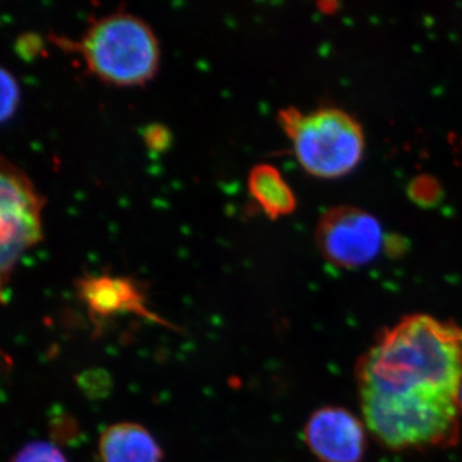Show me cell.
I'll use <instances>...</instances> for the list:
<instances>
[{
	"instance_id": "cell-5",
	"label": "cell",
	"mask_w": 462,
	"mask_h": 462,
	"mask_svg": "<svg viewBox=\"0 0 462 462\" xmlns=\"http://www.w3.org/2000/svg\"><path fill=\"white\" fill-rule=\"evenodd\" d=\"M316 242L325 260L342 269L372 263L384 245V233L375 216L355 207H334L322 215Z\"/></svg>"
},
{
	"instance_id": "cell-10",
	"label": "cell",
	"mask_w": 462,
	"mask_h": 462,
	"mask_svg": "<svg viewBox=\"0 0 462 462\" xmlns=\"http://www.w3.org/2000/svg\"><path fill=\"white\" fill-rule=\"evenodd\" d=\"M21 90L16 78L0 67V124L14 115L20 105Z\"/></svg>"
},
{
	"instance_id": "cell-3",
	"label": "cell",
	"mask_w": 462,
	"mask_h": 462,
	"mask_svg": "<svg viewBox=\"0 0 462 462\" xmlns=\"http://www.w3.org/2000/svg\"><path fill=\"white\" fill-rule=\"evenodd\" d=\"M298 162L310 175L337 179L354 171L365 152L363 129L338 108L302 112L282 109L278 116Z\"/></svg>"
},
{
	"instance_id": "cell-8",
	"label": "cell",
	"mask_w": 462,
	"mask_h": 462,
	"mask_svg": "<svg viewBox=\"0 0 462 462\" xmlns=\"http://www.w3.org/2000/svg\"><path fill=\"white\" fill-rule=\"evenodd\" d=\"M102 462H162L163 451L147 428L136 422H117L99 438Z\"/></svg>"
},
{
	"instance_id": "cell-7",
	"label": "cell",
	"mask_w": 462,
	"mask_h": 462,
	"mask_svg": "<svg viewBox=\"0 0 462 462\" xmlns=\"http://www.w3.org/2000/svg\"><path fill=\"white\" fill-rule=\"evenodd\" d=\"M303 434L310 451L320 462H363L366 454V425L345 407L316 410Z\"/></svg>"
},
{
	"instance_id": "cell-4",
	"label": "cell",
	"mask_w": 462,
	"mask_h": 462,
	"mask_svg": "<svg viewBox=\"0 0 462 462\" xmlns=\"http://www.w3.org/2000/svg\"><path fill=\"white\" fill-rule=\"evenodd\" d=\"M44 199L32 179L0 156V303L7 300L12 273L44 236Z\"/></svg>"
},
{
	"instance_id": "cell-2",
	"label": "cell",
	"mask_w": 462,
	"mask_h": 462,
	"mask_svg": "<svg viewBox=\"0 0 462 462\" xmlns=\"http://www.w3.org/2000/svg\"><path fill=\"white\" fill-rule=\"evenodd\" d=\"M75 50L91 75L114 87H143L160 71L156 33L129 12H115L93 21L75 42Z\"/></svg>"
},
{
	"instance_id": "cell-9",
	"label": "cell",
	"mask_w": 462,
	"mask_h": 462,
	"mask_svg": "<svg viewBox=\"0 0 462 462\" xmlns=\"http://www.w3.org/2000/svg\"><path fill=\"white\" fill-rule=\"evenodd\" d=\"M248 190L264 215L272 218L291 215L296 209L293 190L281 171L272 165H257L248 176Z\"/></svg>"
},
{
	"instance_id": "cell-6",
	"label": "cell",
	"mask_w": 462,
	"mask_h": 462,
	"mask_svg": "<svg viewBox=\"0 0 462 462\" xmlns=\"http://www.w3.org/2000/svg\"><path fill=\"white\" fill-rule=\"evenodd\" d=\"M76 289L91 320L98 325L121 316H138L178 330L171 322L152 311L144 288L133 278L108 273L87 275L76 282Z\"/></svg>"
},
{
	"instance_id": "cell-12",
	"label": "cell",
	"mask_w": 462,
	"mask_h": 462,
	"mask_svg": "<svg viewBox=\"0 0 462 462\" xmlns=\"http://www.w3.org/2000/svg\"><path fill=\"white\" fill-rule=\"evenodd\" d=\"M458 401H460V410L462 413V387L460 389V398H458Z\"/></svg>"
},
{
	"instance_id": "cell-11",
	"label": "cell",
	"mask_w": 462,
	"mask_h": 462,
	"mask_svg": "<svg viewBox=\"0 0 462 462\" xmlns=\"http://www.w3.org/2000/svg\"><path fill=\"white\" fill-rule=\"evenodd\" d=\"M11 462H67L60 448L48 442L29 443L14 455Z\"/></svg>"
},
{
	"instance_id": "cell-1",
	"label": "cell",
	"mask_w": 462,
	"mask_h": 462,
	"mask_svg": "<svg viewBox=\"0 0 462 462\" xmlns=\"http://www.w3.org/2000/svg\"><path fill=\"white\" fill-rule=\"evenodd\" d=\"M358 394L411 404H460L462 327L430 315L401 319L356 367Z\"/></svg>"
}]
</instances>
